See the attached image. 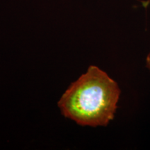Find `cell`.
<instances>
[{
    "mask_svg": "<svg viewBox=\"0 0 150 150\" xmlns=\"http://www.w3.org/2000/svg\"><path fill=\"white\" fill-rule=\"evenodd\" d=\"M120 93L115 81L91 65L65 91L59 106L65 117L81 126H106L114 118Z\"/></svg>",
    "mask_w": 150,
    "mask_h": 150,
    "instance_id": "cell-1",
    "label": "cell"
},
{
    "mask_svg": "<svg viewBox=\"0 0 150 150\" xmlns=\"http://www.w3.org/2000/svg\"><path fill=\"white\" fill-rule=\"evenodd\" d=\"M146 66L150 70V53L148 54L147 59H146Z\"/></svg>",
    "mask_w": 150,
    "mask_h": 150,
    "instance_id": "cell-2",
    "label": "cell"
},
{
    "mask_svg": "<svg viewBox=\"0 0 150 150\" xmlns=\"http://www.w3.org/2000/svg\"><path fill=\"white\" fill-rule=\"evenodd\" d=\"M149 2H150V0H148V1H145V2H143V4H142V5H143V6H145V8H146V7H147V6L149 5Z\"/></svg>",
    "mask_w": 150,
    "mask_h": 150,
    "instance_id": "cell-3",
    "label": "cell"
}]
</instances>
